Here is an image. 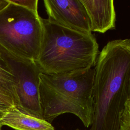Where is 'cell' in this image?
Listing matches in <instances>:
<instances>
[{
	"instance_id": "cell-1",
	"label": "cell",
	"mask_w": 130,
	"mask_h": 130,
	"mask_svg": "<svg viewBox=\"0 0 130 130\" xmlns=\"http://www.w3.org/2000/svg\"><path fill=\"white\" fill-rule=\"evenodd\" d=\"M94 71L90 130H119L120 115L130 109V40L109 42Z\"/></svg>"
},
{
	"instance_id": "cell-2",
	"label": "cell",
	"mask_w": 130,
	"mask_h": 130,
	"mask_svg": "<svg viewBox=\"0 0 130 130\" xmlns=\"http://www.w3.org/2000/svg\"><path fill=\"white\" fill-rule=\"evenodd\" d=\"M42 38L34 61L41 73H71L95 66L99 53L94 35L76 31L41 18Z\"/></svg>"
},
{
	"instance_id": "cell-3",
	"label": "cell",
	"mask_w": 130,
	"mask_h": 130,
	"mask_svg": "<svg viewBox=\"0 0 130 130\" xmlns=\"http://www.w3.org/2000/svg\"><path fill=\"white\" fill-rule=\"evenodd\" d=\"M94 68L62 74H40L39 99L43 119L51 123L66 113L75 115L84 125L91 126Z\"/></svg>"
},
{
	"instance_id": "cell-4",
	"label": "cell",
	"mask_w": 130,
	"mask_h": 130,
	"mask_svg": "<svg viewBox=\"0 0 130 130\" xmlns=\"http://www.w3.org/2000/svg\"><path fill=\"white\" fill-rule=\"evenodd\" d=\"M8 1L0 10V49L34 61L41 42V17L38 13Z\"/></svg>"
},
{
	"instance_id": "cell-5",
	"label": "cell",
	"mask_w": 130,
	"mask_h": 130,
	"mask_svg": "<svg viewBox=\"0 0 130 130\" xmlns=\"http://www.w3.org/2000/svg\"><path fill=\"white\" fill-rule=\"evenodd\" d=\"M0 58L14 76L16 107L26 114L43 119L39 99L41 73L35 62L14 56L1 49Z\"/></svg>"
},
{
	"instance_id": "cell-6",
	"label": "cell",
	"mask_w": 130,
	"mask_h": 130,
	"mask_svg": "<svg viewBox=\"0 0 130 130\" xmlns=\"http://www.w3.org/2000/svg\"><path fill=\"white\" fill-rule=\"evenodd\" d=\"M48 20L58 25L91 34L90 23L80 0H44Z\"/></svg>"
},
{
	"instance_id": "cell-7",
	"label": "cell",
	"mask_w": 130,
	"mask_h": 130,
	"mask_svg": "<svg viewBox=\"0 0 130 130\" xmlns=\"http://www.w3.org/2000/svg\"><path fill=\"white\" fill-rule=\"evenodd\" d=\"M89 21L91 31L105 33L115 28L116 13L113 0H80Z\"/></svg>"
},
{
	"instance_id": "cell-8",
	"label": "cell",
	"mask_w": 130,
	"mask_h": 130,
	"mask_svg": "<svg viewBox=\"0 0 130 130\" xmlns=\"http://www.w3.org/2000/svg\"><path fill=\"white\" fill-rule=\"evenodd\" d=\"M0 124L15 130H55L51 123L26 114L16 107L3 113L0 118Z\"/></svg>"
},
{
	"instance_id": "cell-9",
	"label": "cell",
	"mask_w": 130,
	"mask_h": 130,
	"mask_svg": "<svg viewBox=\"0 0 130 130\" xmlns=\"http://www.w3.org/2000/svg\"><path fill=\"white\" fill-rule=\"evenodd\" d=\"M0 89L8 93L17 104L14 76L0 58Z\"/></svg>"
},
{
	"instance_id": "cell-10",
	"label": "cell",
	"mask_w": 130,
	"mask_h": 130,
	"mask_svg": "<svg viewBox=\"0 0 130 130\" xmlns=\"http://www.w3.org/2000/svg\"><path fill=\"white\" fill-rule=\"evenodd\" d=\"M12 3L18 5L34 12L38 13V0H9Z\"/></svg>"
},
{
	"instance_id": "cell-11",
	"label": "cell",
	"mask_w": 130,
	"mask_h": 130,
	"mask_svg": "<svg viewBox=\"0 0 130 130\" xmlns=\"http://www.w3.org/2000/svg\"><path fill=\"white\" fill-rule=\"evenodd\" d=\"M119 130H130V109L125 110L119 119Z\"/></svg>"
},
{
	"instance_id": "cell-12",
	"label": "cell",
	"mask_w": 130,
	"mask_h": 130,
	"mask_svg": "<svg viewBox=\"0 0 130 130\" xmlns=\"http://www.w3.org/2000/svg\"><path fill=\"white\" fill-rule=\"evenodd\" d=\"M13 107L15 106L0 99V112L4 113Z\"/></svg>"
},
{
	"instance_id": "cell-13",
	"label": "cell",
	"mask_w": 130,
	"mask_h": 130,
	"mask_svg": "<svg viewBox=\"0 0 130 130\" xmlns=\"http://www.w3.org/2000/svg\"><path fill=\"white\" fill-rule=\"evenodd\" d=\"M0 99H2V100L10 103L11 104L13 105V106H15V102H14V100H13V99L8 93H7L5 91H3L1 89H0Z\"/></svg>"
},
{
	"instance_id": "cell-14",
	"label": "cell",
	"mask_w": 130,
	"mask_h": 130,
	"mask_svg": "<svg viewBox=\"0 0 130 130\" xmlns=\"http://www.w3.org/2000/svg\"><path fill=\"white\" fill-rule=\"evenodd\" d=\"M8 3V0H0V10L4 8Z\"/></svg>"
},
{
	"instance_id": "cell-15",
	"label": "cell",
	"mask_w": 130,
	"mask_h": 130,
	"mask_svg": "<svg viewBox=\"0 0 130 130\" xmlns=\"http://www.w3.org/2000/svg\"><path fill=\"white\" fill-rule=\"evenodd\" d=\"M3 113H2V112H0V118H1V116L2 115V114H3Z\"/></svg>"
},
{
	"instance_id": "cell-16",
	"label": "cell",
	"mask_w": 130,
	"mask_h": 130,
	"mask_svg": "<svg viewBox=\"0 0 130 130\" xmlns=\"http://www.w3.org/2000/svg\"><path fill=\"white\" fill-rule=\"evenodd\" d=\"M2 125L0 124V130L1 129V127H2Z\"/></svg>"
},
{
	"instance_id": "cell-17",
	"label": "cell",
	"mask_w": 130,
	"mask_h": 130,
	"mask_svg": "<svg viewBox=\"0 0 130 130\" xmlns=\"http://www.w3.org/2000/svg\"><path fill=\"white\" fill-rule=\"evenodd\" d=\"M76 130H80V129H76Z\"/></svg>"
}]
</instances>
